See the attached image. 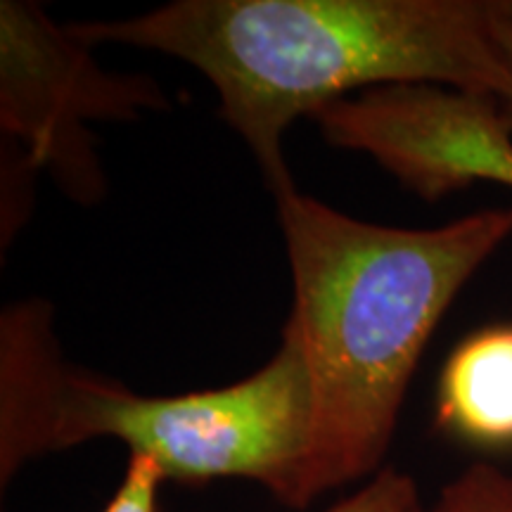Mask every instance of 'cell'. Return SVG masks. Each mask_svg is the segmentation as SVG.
I'll return each instance as SVG.
<instances>
[{
  "label": "cell",
  "instance_id": "6",
  "mask_svg": "<svg viewBox=\"0 0 512 512\" xmlns=\"http://www.w3.org/2000/svg\"><path fill=\"white\" fill-rule=\"evenodd\" d=\"M437 425L477 446H512V325L479 330L453 349L439 377Z\"/></svg>",
  "mask_w": 512,
  "mask_h": 512
},
{
  "label": "cell",
  "instance_id": "9",
  "mask_svg": "<svg viewBox=\"0 0 512 512\" xmlns=\"http://www.w3.org/2000/svg\"><path fill=\"white\" fill-rule=\"evenodd\" d=\"M164 482L162 470L150 458L128 456L124 477L102 512H157Z\"/></svg>",
  "mask_w": 512,
  "mask_h": 512
},
{
  "label": "cell",
  "instance_id": "10",
  "mask_svg": "<svg viewBox=\"0 0 512 512\" xmlns=\"http://www.w3.org/2000/svg\"><path fill=\"white\" fill-rule=\"evenodd\" d=\"M489 24L503 69L508 74V88L498 100V107H501L505 126L512 133V0H489Z\"/></svg>",
  "mask_w": 512,
  "mask_h": 512
},
{
  "label": "cell",
  "instance_id": "8",
  "mask_svg": "<svg viewBox=\"0 0 512 512\" xmlns=\"http://www.w3.org/2000/svg\"><path fill=\"white\" fill-rule=\"evenodd\" d=\"M418 486L408 475L382 467L368 484L320 512H422Z\"/></svg>",
  "mask_w": 512,
  "mask_h": 512
},
{
  "label": "cell",
  "instance_id": "7",
  "mask_svg": "<svg viewBox=\"0 0 512 512\" xmlns=\"http://www.w3.org/2000/svg\"><path fill=\"white\" fill-rule=\"evenodd\" d=\"M422 512H512V477L494 465H472Z\"/></svg>",
  "mask_w": 512,
  "mask_h": 512
},
{
  "label": "cell",
  "instance_id": "2",
  "mask_svg": "<svg viewBox=\"0 0 512 512\" xmlns=\"http://www.w3.org/2000/svg\"><path fill=\"white\" fill-rule=\"evenodd\" d=\"M292 271L287 328L313 389L304 501L382 470L408 384L456 294L512 235V207L441 228L377 226L290 188L275 195Z\"/></svg>",
  "mask_w": 512,
  "mask_h": 512
},
{
  "label": "cell",
  "instance_id": "1",
  "mask_svg": "<svg viewBox=\"0 0 512 512\" xmlns=\"http://www.w3.org/2000/svg\"><path fill=\"white\" fill-rule=\"evenodd\" d=\"M188 62L273 195L294 188L283 155L299 117L392 83H437L501 100L508 88L489 0H178L121 22L67 27Z\"/></svg>",
  "mask_w": 512,
  "mask_h": 512
},
{
  "label": "cell",
  "instance_id": "5",
  "mask_svg": "<svg viewBox=\"0 0 512 512\" xmlns=\"http://www.w3.org/2000/svg\"><path fill=\"white\" fill-rule=\"evenodd\" d=\"M311 119L330 145L370 155L427 202L477 181L512 188V133L491 95L392 83L332 102Z\"/></svg>",
  "mask_w": 512,
  "mask_h": 512
},
{
  "label": "cell",
  "instance_id": "4",
  "mask_svg": "<svg viewBox=\"0 0 512 512\" xmlns=\"http://www.w3.org/2000/svg\"><path fill=\"white\" fill-rule=\"evenodd\" d=\"M162 107L155 81L107 74L88 43L57 27L41 5L0 3V126L31 166H50L76 200H98L105 188L88 121Z\"/></svg>",
  "mask_w": 512,
  "mask_h": 512
},
{
  "label": "cell",
  "instance_id": "3",
  "mask_svg": "<svg viewBox=\"0 0 512 512\" xmlns=\"http://www.w3.org/2000/svg\"><path fill=\"white\" fill-rule=\"evenodd\" d=\"M313 389L302 344L283 328L271 361L245 380L202 392L147 396L64 358L43 302L0 320V482L29 460L93 439L150 458L166 482L247 479L306 508Z\"/></svg>",
  "mask_w": 512,
  "mask_h": 512
}]
</instances>
